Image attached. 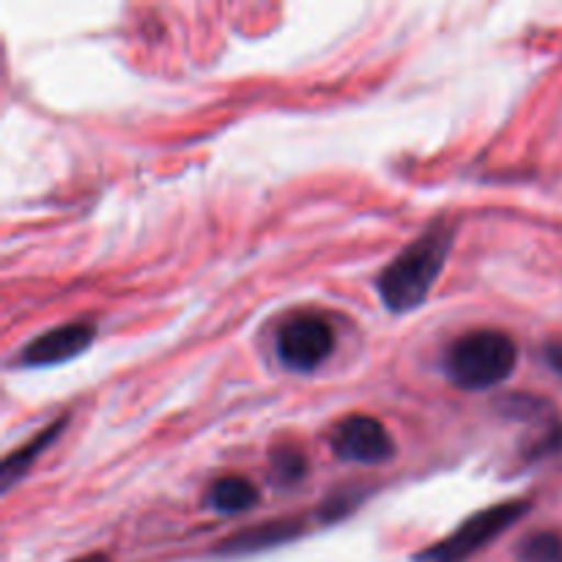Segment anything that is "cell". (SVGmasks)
<instances>
[{"mask_svg": "<svg viewBox=\"0 0 562 562\" xmlns=\"http://www.w3.org/2000/svg\"><path fill=\"white\" fill-rule=\"evenodd\" d=\"M456 223L437 220L426 234L417 236L409 247L398 252L376 280L384 307L393 313H409L426 302L434 283L442 274L445 261L453 250Z\"/></svg>", "mask_w": 562, "mask_h": 562, "instance_id": "cell-1", "label": "cell"}, {"mask_svg": "<svg viewBox=\"0 0 562 562\" xmlns=\"http://www.w3.org/2000/svg\"><path fill=\"white\" fill-rule=\"evenodd\" d=\"M519 349L514 338L497 329H475L461 335L445 355V376L461 390H492L514 373Z\"/></svg>", "mask_w": 562, "mask_h": 562, "instance_id": "cell-2", "label": "cell"}, {"mask_svg": "<svg viewBox=\"0 0 562 562\" xmlns=\"http://www.w3.org/2000/svg\"><path fill=\"white\" fill-rule=\"evenodd\" d=\"M530 510V505L516 499V503H499L494 508L481 510V514L470 516L459 530L450 532L445 541L434 543L426 552L415 554V562H464L472 554L481 552L483 547L503 536L510 525L521 519Z\"/></svg>", "mask_w": 562, "mask_h": 562, "instance_id": "cell-3", "label": "cell"}, {"mask_svg": "<svg viewBox=\"0 0 562 562\" xmlns=\"http://www.w3.org/2000/svg\"><path fill=\"white\" fill-rule=\"evenodd\" d=\"M274 349L285 368L296 373H311L333 355L335 333L327 318L316 313H300L280 327Z\"/></svg>", "mask_w": 562, "mask_h": 562, "instance_id": "cell-4", "label": "cell"}, {"mask_svg": "<svg viewBox=\"0 0 562 562\" xmlns=\"http://www.w3.org/2000/svg\"><path fill=\"white\" fill-rule=\"evenodd\" d=\"M329 445L338 459L355 461V464H384L395 453L393 437L384 423L368 415L346 417L344 423H338Z\"/></svg>", "mask_w": 562, "mask_h": 562, "instance_id": "cell-5", "label": "cell"}, {"mask_svg": "<svg viewBox=\"0 0 562 562\" xmlns=\"http://www.w3.org/2000/svg\"><path fill=\"white\" fill-rule=\"evenodd\" d=\"M97 338V329L91 324H64L49 333L38 335L31 344L22 346L20 366L22 368H53L60 362H69L88 351V346Z\"/></svg>", "mask_w": 562, "mask_h": 562, "instance_id": "cell-6", "label": "cell"}, {"mask_svg": "<svg viewBox=\"0 0 562 562\" xmlns=\"http://www.w3.org/2000/svg\"><path fill=\"white\" fill-rule=\"evenodd\" d=\"M302 521L300 519H280V521H267L261 527H252V530L236 532L228 541L220 543L217 554L225 558H241V554H256L267 552V549L280 547V543H289L294 538L302 536Z\"/></svg>", "mask_w": 562, "mask_h": 562, "instance_id": "cell-7", "label": "cell"}, {"mask_svg": "<svg viewBox=\"0 0 562 562\" xmlns=\"http://www.w3.org/2000/svg\"><path fill=\"white\" fill-rule=\"evenodd\" d=\"M261 492L247 477H220L206 492V505L223 516H236L250 510L258 503Z\"/></svg>", "mask_w": 562, "mask_h": 562, "instance_id": "cell-8", "label": "cell"}, {"mask_svg": "<svg viewBox=\"0 0 562 562\" xmlns=\"http://www.w3.org/2000/svg\"><path fill=\"white\" fill-rule=\"evenodd\" d=\"M64 428H66V420H64V417H60V420H55L53 426L44 428V431L38 434V437H33V442L22 445V448L16 450V453H11L9 459L3 461V470H0V483H3V492H9V488L14 486V483L20 481V477L25 475L27 470H31L33 461H36L38 456H42L44 450H47L49 445H53L55 439H58V434L64 431Z\"/></svg>", "mask_w": 562, "mask_h": 562, "instance_id": "cell-9", "label": "cell"}, {"mask_svg": "<svg viewBox=\"0 0 562 562\" xmlns=\"http://www.w3.org/2000/svg\"><path fill=\"white\" fill-rule=\"evenodd\" d=\"M269 470H272V477L280 483V486H291V483L302 481L307 472V459L300 453L296 448H291V445H283V448H278L272 453V459H269Z\"/></svg>", "mask_w": 562, "mask_h": 562, "instance_id": "cell-10", "label": "cell"}, {"mask_svg": "<svg viewBox=\"0 0 562 562\" xmlns=\"http://www.w3.org/2000/svg\"><path fill=\"white\" fill-rule=\"evenodd\" d=\"M521 558L527 562H562V541L554 532H538L525 541Z\"/></svg>", "mask_w": 562, "mask_h": 562, "instance_id": "cell-11", "label": "cell"}, {"mask_svg": "<svg viewBox=\"0 0 562 562\" xmlns=\"http://www.w3.org/2000/svg\"><path fill=\"white\" fill-rule=\"evenodd\" d=\"M547 362L562 376V344H547Z\"/></svg>", "mask_w": 562, "mask_h": 562, "instance_id": "cell-12", "label": "cell"}, {"mask_svg": "<svg viewBox=\"0 0 562 562\" xmlns=\"http://www.w3.org/2000/svg\"><path fill=\"white\" fill-rule=\"evenodd\" d=\"M71 562H108V558H104V554H88V558H77Z\"/></svg>", "mask_w": 562, "mask_h": 562, "instance_id": "cell-13", "label": "cell"}]
</instances>
